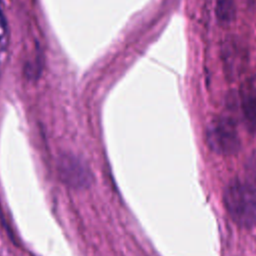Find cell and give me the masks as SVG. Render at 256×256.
<instances>
[{
    "label": "cell",
    "instance_id": "obj_4",
    "mask_svg": "<svg viewBox=\"0 0 256 256\" xmlns=\"http://www.w3.org/2000/svg\"><path fill=\"white\" fill-rule=\"evenodd\" d=\"M239 99L246 127L256 136V79H250L241 86Z\"/></svg>",
    "mask_w": 256,
    "mask_h": 256
},
{
    "label": "cell",
    "instance_id": "obj_2",
    "mask_svg": "<svg viewBox=\"0 0 256 256\" xmlns=\"http://www.w3.org/2000/svg\"><path fill=\"white\" fill-rule=\"evenodd\" d=\"M205 140L211 151L223 156L236 154L241 146L236 124L228 116H217L209 122Z\"/></svg>",
    "mask_w": 256,
    "mask_h": 256
},
{
    "label": "cell",
    "instance_id": "obj_6",
    "mask_svg": "<svg viewBox=\"0 0 256 256\" xmlns=\"http://www.w3.org/2000/svg\"><path fill=\"white\" fill-rule=\"evenodd\" d=\"M245 182L256 190V151H254L248 158L245 166Z\"/></svg>",
    "mask_w": 256,
    "mask_h": 256
},
{
    "label": "cell",
    "instance_id": "obj_5",
    "mask_svg": "<svg viewBox=\"0 0 256 256\" xmlns=\"http://www.w3.org/2000/svg\"><path fill=\"white\" fill-rule=\"evenodd\" d=\"M215 11L218 21L222 24L232 22L236 15L235 0H215Z\"/></svg>",
    "mask_w": 256,
    "mask_h": 256
},
{
    "label": "cell",
    "instance_id": "obj_1",
    "mask_svg": "<svg viewBox=\"0 0 256 256\" xmlns=\"http://www.w3.org/2000/svg\"><path fill=\"white\" fill-rule=\"evenodd\" d=\"M223 202L235 224L246 229L256 225V190L247 182L231 181L224 190Z\"/></svg>",
    "mask_w": 256,
    "mask_h": 256
},
{
    "label": "cell",
    "instance_id": "obj_3",
    "mask_svg": "<svg viewBox=\"0 0 256 256\" xmlns=\"http://www.w3.org/2000/svg\"><path fill=\"white\" fill-rule=\"evenodd\" d=\"M58 169L63 182L72 188L83 189L92 184L93 176L90 169L74 156L64 155L59 161Z\"/></svg>",
    "mask_w": 256,
    "mask_h": 256
}]
</instances>
